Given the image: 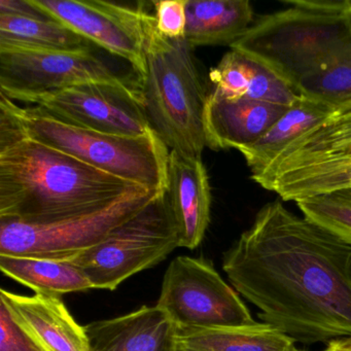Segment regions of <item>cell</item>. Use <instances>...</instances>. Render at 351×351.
Wrapping results in <instances>:
<instances>
[{"label":"cell","mask_w":351,"mask_h":351,"mask_svg":"<svg viewBox=\"0 0 351 351\" xmlns=\"http://www.w3.org/2000/svg\"><path fill=\"white\" fill-rule=\"evenodd\" d=\"M293 351H304V350H300V349L295 348Z\"/></svg>","instance_id":"obj_30"},{"label":"cell","mask_w":351,"mask_h":351,"mask_svg":"<svg viewBox=\"0 0 351 351\" xmlns=\"http://www.w3.org/2000/svg\"><path fill=\"white\" fill-rule=\"evenodd\" d=\"M0 124L130 184L167 190L170 153L156 132L129 137L90 130L62 122L36 106L22 108L3 95Z\"/></svg>","instance_id":"obj_5"},{"label":"cell","mask_w":351,"mask_h":351,"mask_svg":"<svg viewBox=\"0 0 351 351\" xmlns=\"http://www.w3.org/2000/svg\"><path fill=\"white\" fill-rule=\"evenodd\" d=\"M285 3L289 8L256 20L230 47L262 61L297 89L351 46L348 0Z\"/></svg>","instance_id":"obj_3"},{"label":"cell","mask_w":351,"mask_h":351,"mask_svg":"<svg viewBox=\"0 0 351 351\" xmlns=\"http://www.w3.org/2000/svg\"><path fill=\"white\" fill-rule=\"evenodd\" d=\"M334 110L330 104L300 96L258 141L239 151L252 171V180L261 176L287 145L324 122Z\"/></svg>","instance_id":"obj_18"},{"label":"cell","mask_w":351,"mask_h":351,"mask_svg":"<svg viewBox=\"0 0 351 351\" xmlns=\"http://www.w3.org/2000/svg\"><path fill=\"white\" fill-rule=\"evenodd\" d=\"M211 95L256 100L276 106L295 104L301 94L276 71L254 57L231 49L209 73Z\"/></svg>","instance_id":"obj_15"},{"label":"cell","mask_w":351,"mask_h":351,"mask_svg":"<svg viewBox=\"0 0 351 351\" xmlns=\"http://www.w3.org/2000/svg\"><path fill=\"white\" fill-rule=\"evenodd\" d=\"M0 14L24 16V17L47 18L46 15L30 5L27 0H0Z\"/></svg>","instance_id":"obj_26"},{"label":"cell","mask_w":351,"mask_h":351,"mask_svg":"<svg viewBox=\"0 0 351 351\" xmlns=\"http://www.w3.org/2000/svg\"><path fill=\"white\" fill-rule=\"evenodd\" d=\"M287 108L256 100L227 99L209 94L205 110L207 147L241 151L258 141Z\"/></svg>","instance_id":"obj_16"},{"label":"cell","mask_w":351,"mask_h":351,"mask_svg":"<svg viewBox=\"0 0 351 351\" xmlns=\"http://www.w3.org/2000/svg\"><path fill=\"white\" fill-rule=\"evenodd\" d=\"M93 45L129 63L138 79L145 71L143 3L136 7L104 0H27Z\"/></svg>","instance_id":"obj_11"},{"label":"cell","mask_w":351,"mask_h":351,"mask_svg":"<svg viewBox=\"0 0 351 351\" xmlns=\"http://www.w3.org/2000/svg\"><path fill=\"white\" fill-rule=\"evenodd\" d=\"M184 40L191 48L231 46L254 23L248 0H188Z\"/></svg>","instance_id":"obj_17"},{"label":"cell","mask_w":351,"mask_h":351,"mask_svg":"<svg viewBox=\"0 0 351 351\" xmlns=\"http://www.w3.org/2000/svg\"><path fill=\"white\" fill-rule=\"evenodd\" d=\"M326 351H351V345L348 344L346 339H337L328 342Z\"/></svg>","instance_id":"obj_27"},{"label":"cell","mask_w":351,"mask_h":351,"mask_svg":"<svg viewBox=\"0 0 351 351\" xmlns=\"http://www.w3.org/2000/svg\"><path fill=\"white\" fill-rule=\"evenodd\" d=\"M178 328H217L256 324L238 293L209 261L176 256L166 270L157 305Z\"/></svg>","instance_id":"obj_8"},{"label":"cell","mask_w":351,"mask_h":351,"mask_svg":"<svg viewBox=\"0 0 351 351\" xmlns=\"http://www.w3.org/2000/svg\"><path fill=\"white\" fill-rule=\"evenodd\" d=\"M0 269L36 293L61 297L93 289L85 273L69 258L0 256Z\"/></svg>","instance_id":"obj_20"},{"label":"cell","mask_w":351,"mask_h":351,"mask_svg":"<svg viewBox=\"0 0 351 351\" xmlns=\"http://www.w3.org/2000/svg\"><path fill=\"white\" fill-rule=\"evenodd\" d=\"M145 71L139 79L143 106L153 130L171 151L201 158L207 147L205 91L193 49L184 38H168L155 17L143 14Z\"/></svg>","instance_id":"obj_4"},{"label":"cell","mask_w":351,"mask_h":351,"mask_svg":"<svg viewBox=\"0 0 351 351\" xmlns=\"http://www.w3.org/2000/svg\"><path fill=\"white\" fill-rule=\"evenodd\" d=\"M297 90L332 108L351 100V46L328 69L301 82Z\"/></svg>","instance_id":"obj_23"},{"label":"cell","mask_w":351,"mask_h":351,"mask_svg":"<svg viewBox=\"0 0 351 351\" xmlns=\"http://www.w3.org/2000/svg\"><path fill=\"white\" fill-rule=\"evenodd\" d=\"M19 102L62 122L108 134L143 137L155 132L145 114L141 86L81 84Z\"/></svg>","instance_id":"obj_10"},{"label":"cell","mask_w":351,"mask_h":351,"mask_svg":"<svg viewBox=\"0 0 351 351\" xmlns=\"http://www.w3.org/2000/svg\"><path fill=\"white\" fill-rule=\"evenodd\" d=\"M0 44L56 52H93L94 45L51 18L0 14Z\"/></svg>","instance_id":"obj_21"},{"label":"cell","mask_w":351,"mask_h":351,"mask_svg":"<svg viewBox=\"0 0 351 351\" xmlns=\"http://www.w3.org/2000/svg\"><path fill=\"white\" fill-rule=\"evenodd\" d=\"M162 192L134 186L101 208L50 223L0 219V256L73 258L101 243Z\"/></svg>","instance_id":"obj_7"},{"label":"cell","mask_w":351,"mask_h":351,"mask_svg":"<svg viewBox=\"0 0 351 351\" xmlns=\"http://www.w3.org/2000/svg\"><path fill=\"white\" fill-rule=\"evenodd\" d=\"M0 304L40 350L90 351L85 326L77 324L61 297L22 295L1 289Z\"/></svg>","instance_id":"obj_12"},{"label":"cell","mask_w":351,"mask_h":351,"mask_svg":"<svg viewBox=\"0 0 351 351\" xmlns=\"http://www.w3.org/2000/svg\"><path fill=\"white\" fill-rule=\"evenodd\" d=\"M348 17L351 25V0H348Z\"/></svg>","instance_id":"obj_28"},{"label":"cell","mask_w":351,"mask_h":351,"mask_svg":"<svg viewBox=\"0 0 351 351\" xmlns=\"http://www.w3.org/2000/svg\"><path fill=\"white\" fill-rule=\"evenodd\" d=\"M180 247L167 191L101 243L81 252L73 261L93 289L114 291L123 281L165 260Z\"/></svg>","instance_id":"obj_6"},{"label":"cell","mask_w":351,"mask_h":351,"mask_svg":"<svg viewBox=\"0 0 351 351\" xmlns=\"http://www.w3.org/2000/svg\"><path fill=\"white\" fill-rule=\"evenodd\" d=\"M295 341L270 324L178 328V351H293Z\"/></svg>","instance_id":"obj_19"},{"label":"cell","mask_w":351,"mask_h":351,"mask_svg":"<svg viewBox=\"0 0 351 351\" xmlns=\"http://www.w3.org/2000/svg\"><path fill=\"white\" fill-rule=\"evenodd\" d=\"M346 339L347 342H348L349 345H351V338H345Z\"/></svg>","instance_id":"obj_29"},{"label":"cell","mask_w":351,"mask_h":351,"mask_svg":"<svg viewBox=\"0 0 351 351\" xmlns=\"http://www.w3.org/2000/svg\"><path fill=\"white\" fill-rule=\"evenodd\" d=\"M0 351H42L17 328L0 304Z\"/></svg>","instance_id":"obj_25"},{"label":"cell","mask_w":351,"mask_h":351,"mask_svg":"<svg viewBox=\"0 0 351 351\" xmlns=\"http://www.w3.org/2000/svg\"><path fill=\"white\" fill-rule=\"evenodd\" d=\"M186 3L188 0L153 1L156 27L162 36L174 40L184 38Z\"/></svg>","instance_id":"obj_24"},{"label":"cell","mask_w":351,"mask_h":351,"mask_svg":"<svg viewBox=\"0 0 351 351\" xmlns=\"http://www.w3.org/2000/svg\"><path fill=\"white\" fill-rule=\"evenodd\" d=\"M349 101H351V100H349ZM347 102H348V101H347Z\"/></svg>","instance_id":"obj_31"},{"label":"cell","mask_w":351,"mask_h":351,"mask_svg":"<svg viewBox=\"0 0 351 351\" xmlns=\"http://www.w3.org/2000/svg\"><path fill=\"white\" fill-rule=\"evenodd\" d=\"M295 203L304 217L351 245V188L324 193Z\"/></svg>","instance_id":"obj_22"},{"label":"cell","mask_w":351,"mask_h":351,"mask_svg":"<svg viewBox=\"0 0 351 351\" xmlns=\"http://www.w3.org/2000/svg\"><path fill=\"white\" fill-rule=\"evenodd\" d=\"M167 194L180 247L195 250L210 221V184L201 158L170 152Z\"/></svg>","instance_id":"obj_13"},{"label":"cell","mask_w":351,"mask_h":351,"mask_svg":"<svg viewBox=\"0 0 351 351\" xmlns=\"http://www.w3.org/2000/svg\"><path fill=\"white\" fill-rule=\"evenodd\" d=\"M87 83L141 86L95 52L67 53L0 44V93L13 101Z\"/></svg>","instance_id":"obj_9"},{"label":"cell","mask_w":351,"mask_h":351,"mask_svg":"<svg viewBox=\"0 0 351 351\" xmlns=\"http://www.w3.org/2000/svg\"><path fill=\"white\" fill-rule=\"evenodd\" d=\"M134 186L0 124V219L59 221L101 208Z\"/></svg>","instance_id":"obj_2"},{"label":"cell","mask_w":351,"mask_h":351,"mask_svg":"<svg viewBox=\"0 0 351 351\" xmlns=\"http://www.w3.org/2000/svg\"><path fill=\"white\" fill-rule=\"evenodd\" d=\"M223 269L260 319L295 342L351 338V245L280 201L256 213Z\"/></svg>","instance_id":"obj_1"},{"label":"cell","mask_w":351,"mask_h":351,"mask_svg":"<svg viewBox=\"0 0 351 351\" xmlns=\"http://www.w3.org/2000/svg\"><path fill=\"white\" fill-rule=\"evenodd\" d=\"M90 351H178V326L158 306L85 326Z\"/></svg>","instance_id":"obj_14"}]
</instances>
